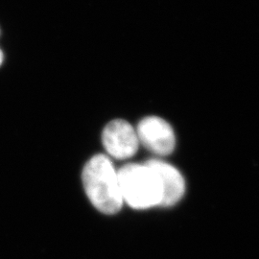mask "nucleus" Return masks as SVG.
<instances>
[{
  "label": "nucleus",
  "mask_w": 259,
  "mask_h": 259,
  "mask_svg": "<svg viewBox=\"0 0 259 259\" xmlns=\"http://www.w3.org/2000/svg\"><path fill=\"white\" fill-rule=\"evenodd\" d=\"M117 173L123 202L136 209L161 205L162 187L156 173L146 162L127 164Z\"/></svg>",
  "instance_id": "f03ea898"
},
{
  "label": "nucleus",
  "mask_w": 259,
  "mask_h": 259,
  "mask_svg": "<svg viewBox=\"0 0 259 259\" xmlns=\"http://www.w3.org/2000/svg\"><path fill=\"white\" fill-rule=\"evenodd\" d=\"M102 139L108 154L118 159L132 157L139 150L137 130L127 121L116 119L110 122L103 131Z\"/></svg>",
  "instance_id": "20e7f679"
},
{
  "label": "nucleus",
  "mask_w": 259,
  "mask_h": 259,
  "mask_svg": "<svg viewBox=\"0 0 259 259\" xmlns=\"http://www.w3.org/2000/svg\"><path fill=\"white\" fill-rule=\"evenodd\" d=\"M137 134L140 143L157 156L170 155L176 139L172 127L157 116H148L139 122Z\"/></svg>",
  "instance_id": "7ed1b4c3"
},
{
  "label": "nucleus",
  "mask_w": 259,
  "mask_h": 259,
  "mask_svg": "<svg viewBox=\"0 0 259 259\" xmlns=\"http://www.w3.org/2000/svg\"><path fill=\"white\" fill-rule=\"evenodd\" d=\"M146 163L156 173L162 187L163 206L177 204L185 195V183L183 175L176 167L160 159H150Z\"/></svg>",
  "instance_id": "39448f33"
},
{
  "label": "nucleus",
  "mask_w": 259,
  "mask_h": 259,
  "mask_svg": "<svg viewBox=\"0 0 259 259\" xmlns=\"http://www.w3.org/2000/svg\"><path fill=\"white\" fill-rule=\"evenodd\" d=\"M83 188L92 204L105 214L118 212L123 204L118 173L104 155L92 157L83 167Z\"/></svg>",
  "instance_id": "f257e3e1"
},
{
  "label": "nucleus",
  "mask_w": 259,
  "mask_h": 259,
  "mask_svg": "<svg viewBox=\"0 0 259 259\" xmlns=\"http://www.w3.org/2000/svg\"><path fill=\"white\" fill-rule=\"evenodd\" d=\"M2 61H3V55H2V52L0 51V65H1Z\"/></svg>",
  "instance_id": "423d86ee"
}]
</instances>
